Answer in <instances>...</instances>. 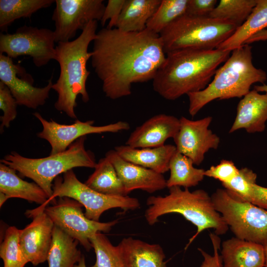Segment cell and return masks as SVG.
Wrapping results in <instances>:
<instances>
[{
  "mask_svg": "<svg viewBox=\"0 0 267 267\" xmlns=\"http://www.w3.org/2000/svg\"><path fill=\"white\" fill-rule=\"evenodd\" d=\"M92 42L91 66L111 99L130 95L134 83L153 80L166 57L159 34L147 29L125 32L104 28Z\"/></svg>",
  "mask_w": 267,
  "mask_h": 267,
  "instance_id": "6da1fadb",
  "label": "cell"
},
{
  "mask_svg": "<svg viewBox=\"0 0 267 267\" xmlns=\"http://www.w3.org/2000/svg\"><path fill=\"white\" fill-rule=\"evenodd\" d=\"M231 51L187 48L166 53L165 60L152 81L154 90L165 99L199 91L210 83L218 67Z\"/></svg>",
  "mask_w": 267,
  "mask_h": 267,
  "instance_id": "7a4b0ae2",
  "label": "cell"
},
{
  "mask_svg": "<svg viewBox=\"0 0 267 267\" xmlns=\"http://www.w3.org/2000/svg\"><path fill=\"white\" fill-rule=\"evenodd\" d=\"M97 28V21H91L77 38L59 42L55 46V60L59 63L60 74L52 87L57 94L54 106L73 119L77 118L75 108L77 96L81 95L85 103L89 100L86 83L90 72L87 64L92 54L88 51V47L96 37Z\"/></svg>",
  "mask_w": 267,
  "mask_h": 267,
  "instance_id": "3957f363",
  "label": "cell"
},
{
  "mask_svg": "<svg viewBox=\"0 0 267 267\" xmlns=\"http://www.w3.org/2000/svg\"><path fill=\"white\" fill-rule=\"evenodd\" d=\"M252 48V46L245 44L233 50L205 89L187 95L190 116H195L205 105L215 99L241 98L250 91L254 83L264 84L267 74L254 66Z\"/></svg>",
  "mask_w": 267,
  "mask_h": 267,
  "instance_id": "277c9868",
  "label": "cell"
},
{
  "mask_svg": "<svg viewBox=\"0 0 267 267\" xmlns=\"http://www.w3.org/2000/svg\"><path fill=\"white\" fill-rule=\"evenodd\" d=\"M146 204L149 207L145 211V218L149 225L154 224L164 215L177 213L196 226L197 231L185 249L205 229L213 228L215 233L219 235L225 234L229 228L216 210L211 196L203 189L190 191L188 188L174 186L169 188L167 195L149 197Z\"/></svg>",
  "mask_w": 267,
  "mask_h": 267,
  "instance_id": "5b68a950",
  "label": "cell"
},
{
  "mask_svg": "<svg viewBox=\"0 0 267 267\" xmlns=\"http://www.w3.org/2000/svg\"><path fill=\"white\" fill-rule=\"evenodd\" d=\"M86 138V136L81 137L65 151L43 158H28L12 151L5 156L0 163L32 179L44 191L49 199L53 193L52 181L60 174L74 168L95 167L93 154L85 148Z\"/></svg>",
  "mask_w": 267,
  "mask_h": 267,
  "instance_id": "8992f818",
  "label": "cell"
},
{
  "mask_svg": "<svg viewBox=\"0 0 267 267\" xmlns=\"http://www.w3.org/2000/svg\"><path fill=\"white\" fill-rule=\"evenodd\" d=\"M237 28L227 20L185 14L159 35L166 54L187 48L212 50L229 38Z\"/></svg>",
  "mask_w": 267,
  "mask_h": 267,
  "instance_id": "52a82bcc",
  "label": "cell"
},
{
  "mask_svg": "<svg viewBox=\"0 0 267 267\" xmlns=\"http://www.w3.org/2000/svg\"><path fill=\"white\" fill-rule=\"evenodd\" d=\"M53 193L46 202L35 209L39 212L55 201L56 197L73 199L85 208V215L88 219L99 222L102 213L112 208H119L127 211L137 209L138 200L127 196L108 195L98 192L80 181L73 170L63 174V178L57 177L52 185Z\"/></svg>",
  "mask_w": 267,
  "mask_h": 267,
  "instance_id": "ba28073f",
  "label": "cell"
},
{
  "mask_svg": "<svg viewBox=\"0 0 267 267\" xmlns=\"http://www.w3.org/2000/svg\"><path fill=\"white\" fill-rule=\"evenodd\" d=\"M216 210L235 237L263 244L267 240V211L217 189L211 195Z\"/></svg>",
  "mask_w": 267,
  "mask_h": 267,
  "instance_id": "9c48e42d",
  "label": "cell"
},
{
  "mask_svg": "<svg viewBox=\"0 0 267 267\" xmlns=\"http://www.w3.org/2000/svg\"><path fill=\"white\" fill-rule=\"evenodd\" d=\"M55 43L53 31L24 25L13 33H0V54L12 59L28 55L40 67L55 60Z\"/></svg>",
  "mask_w": 267,
  "mask_h": 267,
  "instance_id": "30bf717a",
  "label": "cell"
},
{
  "mask_svg": "<svg viewBox=\"0 0 267 267\" xmlns=\"http://www.w3.org/2000/svg\"><path fill=\"white\" fill-rule=\"evenodd\" d=\"M82 206L73 199L59 197L53 205L45 207L44 211L54 225L77 240L89 251L92 248L90 238L98 232H109L118 221L102 222L90 220L83 212Z\"/></svg>",
  "mask_w": 267,
  "mask_h": 267,
  "instance_id": "8fae6325",
  "label": "cell"
},
{
  "mask_svg": "<svg viewBox=\"0 0 267 267\" xmlns=\"http://www.w3.org/2000/svg\"><path fill=\"white\" fill-rule=\"evenodd\" d=\"M103 0H55L52 19L55 43L67 42L74 38L93 20H101L105 6Z\"/></svg>",
  "mask_w": 267,
  "mask_h": 267,
  "instance_id": "7c38bea8",
  "label": "cell"
},
{
  "mask_svg": "<svg viewBox=\"0 0 267 267\" xmlns=\"http://www.w3.org/2000/svg\"><path fill=\"white\" fill-rule=\"evenodd\" d=\"M33 115L41 123L43 130L37 134L38 137L46 140L51 146L50 154L53 155L66 150L78 139L87 134L105 133H117L130 129V124L125 121L96 126L93 120L81 121L76 120L70 125L62 124L51 120L45 119L39 113Z\"/></svg>",
  "mask_w": 267,
  "mask_h": 267,
  "instance_id": "4fadbf2b",
  "label": "cell"
},
{
  "mask_svg": "<svg viewBox=\"0 0 267 267\" xmlns=\"http://www.w3.org/2000/svg\"><path fill=\"white\" fill-rule=\"evenodd\" d=\"M52 77L43 88L33 86L34 80L20 65L12 59L0 54V80L10 90L18 105L36 109L44 105L52 89Z\"/></svg>",
  "mask_w": 267,
  "mask_h": 267,
  "instance_id": "5bb4252c",
  "label": "cell"
},
{
  "mask_svg": "<svg viewBox=\"0 0 267 267\" xmlns=\"http://www.w3.org/2000/svg\"><path fill=\"white\" fill-rule=\"evenodd\" d=\"M211 116L197 120L184 117L179 118V130L173 138L177 151L190 158L194 165H199L206 153L210 149H217L220 137L209 129Z\"/></svg>",
  "mask_w": 267,
  "mask_h": 267,
  "instance_id": "9a60e30c",
  "label": "cell"
},
{
  "mask_svg": "<svg viewBox=\"0 0 267 267\" xmlns=\"http://www.w3.org/2000/svg\"><path fill=\"white\" fill-rule=\"evenodd\" d=\"M31 218L32 222L20 230V244L28 263L36 266L47 261L54 225L44 210Z\"/></svg>",
  "mask_w": 267,
  "mask_h": 267,
  "instance_id": "2e32d148",
  "label": "cell"
},
{
  "mask_svg": "<svg viewBox=\"0 0 267 267\" xmlns=\"http://www.w3.org/2000/svg\"><path fill=\"white\" fill-rule=\"evenodd\" d=\"M105 157L114 166L127 194L135 189L152 193L167 187L163 174L129 162L115 150H109Z\"/></svg>",
  "mask_w": 267,
  "mask_h": 267,
  "instance_id": "e0dca14e",
  "label": "cell"
},
{
  "mask_svg": "<svg viewBox=\"0 0 267 267\" xmlns=\"http://www.w3.org/2000/svg\"><path fill=\"white\" fill-rule=\"evenodd\" d=\"M179 119L165 114L156 115L136 127L125 144L134 148H151L163 146L174 138L179 128Z\"/></svg>",
  "mask_w": 267,
  "mask_h": 267,
  "instance_id": "ac0fdd59",
  "label": "cell"
},
{
  "mask_svg": "<svg viewBox=\"0 0 267 267\" xmlns=\"http://www.w3.org/2000/svg\"><path fill=\"white\" fill-rule=\"evenodd\" d=\"M267 121V93L250 90L238 103L236 115L229 133L240 129L248 133L263 132Z\"/></svg>",
  "mask_w": 267,
  "mask_h": 267,
  "instance_id": "d6986e66",
  "label": "cell"
},
{
  "mask_svg": "<svg viewBox=\"0 0 267 267\" xmlns=\"http://www.w3.org/2000/svg\"><path fill=\"white\" fill-rule=\"evenodd\" d=\"M123 267H166L161 246L128 237L116 246Z\"/></svg>",
  "mask_w": 267,
  "mask_h": 267,
  "instance_id": "ffe728a7",
  "label": "cell"
},
{
  "mask_svg": "<svg viewBox=\"0 0 267 267\" xmlns=\"http://www.w3.org/2000/svg\"><path fill=\"white\" fill-rule=\"evenodd\" d=\"M221 256L223 267H265L263 245L236 237L222 243Z\"/></svg>",
  "mask_w": 267,
  "mask_h": 267,
  "instance_id": "44dd1931",
  "label": "cell"
},
{
  "mask_svg": "<svg viewBox=\"0 0 267 267\" xmlns=\"http://www.w3.org/2000/svg\"><path fill=\"white\" fill-rule=\"evenodd\" d=\"M114 149L124 159L161 174L169 170L171 159L177 150L172 144L151 148H134L125 144Z\"/></svg>",
  "mask_w": 267,
  "mask_h": 267,
  "instance_id": "7402d4cb",
  "label": "cell"
},
{
  "mask_svg": "<svg viewBox=\"0 0 267 267\" xmlns=\"http://www.w3.org/2000/svg\"><path fill=\"white\" fill-rule=\"evenodd\" d=\"M16 171L8 166L0 164V192L8 199L18 198L44 205L48 197L44 191L36 183L23 180Z\"/></svg>",
  "mask_w": 267,
  "mask_h": 267,
  "instance_id": "603a6c76",
  "label": "cell"
},
{
  "mask_svg": "<svg viewBox=\"0 0 267 267\" xmlns=\"http://www.w3.org/2000/svg\"><path fill=\"white\" fill-rule=\"evenodd\" d=\"M161 0H126L116 28L125 32H139L146 29Z\"/></svg>",
  "mask_w": 267,
  "mask_h": 267,
  "instance_id": "cb8c5ba5",
  "label": "cell"
},
{
  "mask_svg": "<svg viewBox=\"0 0 267 267\" xmlns=\"http://www.w3.org/2000/svg\"><path fill=\"white\" fill-rule=\"evenodd\" d=\"M267 27V0H257L246 21L216 49L232 51L244 44L246 41Z\"/></svg>",
  "mask_w": 267,
  "mask_h": 267,
  "instance_id": "d4e9b609",
  "label": "cell"
},
{
  "mask_svg": "<svg viewBox=\"0 0 267 267\" xmlns=\"http://www.w3.org/2000/svg\"><path fill=\"white\" fill-rule=\"evenodd\" d=\"M79 243L54 225L47 259L48 267H74L83 256L77 248Z\"/></svg>",
  "mask_w": 267,
  "mask_h": 267,
  "instance_id": "484cf974",
  "label": "cell"
},
{
  "mask_svg": "<svg viewBox=\"0 0 267 267\" xmlns=\"http://www.w3.org/2000/svg\"><path fill=\"white\" fill-rule=\"evenodd\" d=\"M94 169L85 182L88 186L105 195L127 196L114 166L107 158L100 159Z\"/></svg>",
  "mask_w": 267,
  "mask_h": 267,
  "instance_id": "4316f807",
  "label": "cell"
},
{
  "mask_svg": "<svg viewBox=\"0 0 267 267\" xmlns=\"http://www.w3.org/2000/svg\"><path fill=\"white\" fill-rule=\"evenodd\" d=\"M170 176L167 180V187L195 186L203 180L205 170L194 167L192 161L176 150L169 165Z\"/></svg>",
  "mask_w": 267,
  "mask_h": 267,
  "instance_id": "83f0119b",
  "label": "cell"
},
{
  "mask_svg": "<svg viewBox=\"0 0 267 267\" xmlns=\"http://www.w3.org/2000/svg\"><path fill=\"white\" fill-rule=\"evenodd\" d=\"M53 0H0V29L6 32L16 20L30 18L39 10L50 6Z\"/></svg>",
  "mask_w": 267,
  "mask_h": 267,
  "instance_id": "f1b7e54d",
  "label": "cell"
},
{
  "mask_svg": "<svg viewBox=\"0 0 267 267\" xmlns=\"http://www.w3.org/2000/svg\"><path fill=\"white\" fill-rule=\"evenodd\" d=\"M188 0H161L148 21L146 29L159 34L178 18L186 14Z\"/></svg>",
  "mask_w": 267,
  "mask_h": 267,
  "instance_id": "f546056e",
  "label": "cell"
},
{
  "mask_svg": "<svg viewBox=\"0 0 267 267\" xmlns=\"http://www.w3.org/2000/svg\"><path fill=\"white\" fill-rule=\"evenodd\" d=\"M257 3V0H221L208 17L229 20L238 27L246 21Z\"/></svg>",
  "mask_w": 267,
  "mask_h": 267,
  "instance_id": "4dcf8cb0",
  "label": "cell"
},
{
  "mask_svg": "<svg viewBox=\"0 0 267 267\" xmlns=\"http://www.w3.org/2000/svg\"><path fill=\"white\" fill-rule=\"evenodd\" d=\"M20 230L14 226L6 229L0 245V257L3 267H25L28 263L20 244Z\"/></svg>",
  "mask_w": 267,
  "mask_h": 267,
  "instance_id": "1f68e13d",
  "label": "cell"
},
{
  "mask_svg": "<svg viewBox=\"0 0 267 267\" xmlns=\"http://www.w3.org/2000/svg\"><path fill=\"white\" fill-rule=\"evenodd\" d=\"M90 242L96 256L95 264L90 267H123L117 246H113L104 234L96 233Z\"/></svg>",
  "mask_w": 267,
  "mask_h": 267,
  "instance_id": "d6a6232c",
  "label": "cell"
},
{
  "mask_svg": "<svg viewBox=\"0 0 267 267\" xmlns=\"http://www.w3.org/2000/svg\"><path fill=\"white\" fill-rule=\"evenodd\" d=\"M257 174L245 167L239 169L237 176L228 182L222 183L224 188L237 199L248 201L252 186L256 183Z\"/></svg>",
  "mask_w": 267,
  "mask_h": 267,
  "instance_id": "836d02e7",
  "label": "cell"
},
{
  "mask_svg": "<svg viewBox=\"0 0 267 267\" xmlns=\"http://www.w3.org/2000/svg\"><path fill=\"white\" fill-rule=\"evenodd\" d=\"M17 105L8 87L0 81V108L3 112V115L0 116L1 133L4 128H8L11 122L16 118Z\"/></svg>",
  "mask_w": 267,
  "mask_h": 267,
  "instance_id": "e575fe53",
  "label": "cell"
},
{
  "mask_svg": "<svg viewBox=\"0 0 267 267\" xmlns=\"http://www.w3.org/2000/svg\"><path fill=\"white\" fill-rule=\"evenodd\" d=\"M238 172L239 169L232 161L223 159L217 165L205 170V176L217 179L222 184L231 181Z\"/></svg>",
  "mask_w": 267,
  "mask_h": 267,
  "instance_id": "d590c367",
  "label": "cell"
},
{
  "mask_svg": "<svg viewBox=\"0 0 267 267\" xmlns=\"http://www.w3.org/2000/svg\"><path fill=\"white\" fill-rule=\"evenodd\" d=\"M126 0H109L105 7L100 23L103 27L106 21L109 22L106 28L113 29L116 26Z\"/></svg>",
  "mask_w": 267,
  "mask_h": 267,
  "instance_id": "8d00e7d4",
  "label": "cell"
},
{
  "mask_svg": "<svg viewBox=\"0 0 267 267\" xmlns=\"http://www.w3.org/2000/svg\"><path fill=\"white\" fill-rule=\"evenodd\" d=\"M210 237L213 246L214 254L211 255L203 249L198 248L204 259L200 267H223L222 258L219 254L221 239L215 233H211Z\"/></svg>",
  "mask_w": 267,
  "mask_h": 267,
  "instance_id": "74e56055",
  "label": "cell"
},
{
  "mask_svg": "<svg viewBox=\"0 0 267 267\" xmlns=\"http://www.w3.org/2000/svg\"><path fill=\"white\" fill-rule=\"evenodd\" d=\"M217 3V0H188L186 14L198 17L208 16Z\"/></svg>",
  "mask_w": 267,
  "mask_h": 267,
  "instance_id": "f35d334b",
  "label": "cell"
},
{
  "mask_svg": "<svg viewBox=\"0 0 267 267\" xmlns=\"http://www.w3.org/2000/svg\"><path fill=\"white\" fill-rule=\"evenodd\" d=\"M248 202L267 211V187L254 184Z\"/></svg>",
  "mask_w": 267,
  "mask_h": 267,
  "instance_id": "ab89813d",
  "label": "cell"
},
{
  "mask_svg": "<svg viewBox=\"0 0 267 267\" xmlns=\"http://www.w3.org/2000/svg\"><path fill=\"white\" fill-rule=\"evenodd\" d=\"M267 40V29H264L248 39L244 43V44H250L251 43L265 41Z\"/></svg>",
  "mask_w": 267,
  "mask_h": 267,
  "instance_id": "60d3db41",
  "label": "cell"
},
{
  "mask_svg": "<svg viewBox=\"0 0 267 267\" xmlns=\"http://www.w3.org/2000/svg\"><path fill=\"white\" fill-rule=\"evenodd\" d=\"M254 89L258 92H264L267 93V85L263 84L262 85H256L254 87Z\"/></svg>",
  "mask_w": 267,
  "mask_h": 267,
  "instance_id": "b9f144b4",
  "label": "cell"
},
{
  "mask_svg": "<svg viewBox=\"0 0 267 267\" xmlns=\"http://www.w3.org/2000/svg\"><path fill=\"white\" fill-rule=\"evenodd\" d=\"M74 267H87L85 258L84 255H83L80 261Z\"/></svg>",
  "mask_w": 267,
  "mask_h": 267,
  "instance_id": "7bdbcfd3",
  "label": "cell"
},
{
  "mask_svg": "<svg viewBox=\"0 0 267 267\" xmlns=\"http://www.w3.org/2000/svg\"><path fill=\"white\" fill-rule=\"evenodd\" d=\"M8 199L7 196L3 193L0 192V207Z\"/></svg>",
  "mask_w": 267,
  "mask_h": 267,
  "instance_id": "ee69618b",
  "label": "cell"
},
{
  "mask_svg": "<svg viewBox=\"0 0 267 267\" xmlns=\"http://www.w3.org/2000/svg\"><path fill=\"white\" fill-rule=\"evenodd\" d=\"M264 248L265 255V267H267V240L263 244Z\"/></svg>",
  "mask_w": 267,
  "mask_h": 267,
  "instance_id": "f6af8a7d",
  "label": "cell"
}]
</instances>
